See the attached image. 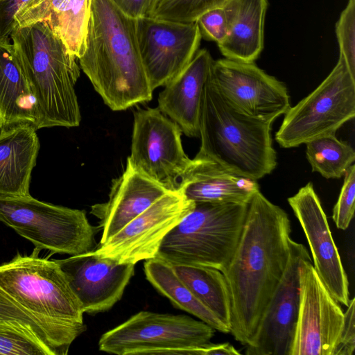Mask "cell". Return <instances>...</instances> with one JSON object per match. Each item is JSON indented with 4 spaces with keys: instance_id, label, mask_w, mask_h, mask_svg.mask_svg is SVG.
Segmentation results:
<instances>
[{
    "instance_id": "e0dca14e",
    "label": "cell",
    "mask_w": 355,
    "mask_h": 355,
    "mask_svg": "<svg viewBox=\"0 0 355 355\" xmlns=\"http://www.w3.org/2000/svg\"><path fill=\"white\" fill-rule=\"evenodd\" d=\"M55 261L88 314L110 310L121 300L135 272V264L120 263L94 251Z\"/></svg>"
},
{
    "instance_id": "836d02e7",
    "label": "cell",
    "mask_w": 355,
    "mask_h": 355,
    "mask_svg": "<svg viewBox=\"0 0 355 355\" xmlns=\"http://www.w3.org/2000/svg\"><path fill=\"white\" fill-rule=\"evenodd\" d=\"M344 313L343 322L332 355H353L355 349V300L352 298Z\"/></svg>"
},
{
    "instance_id": "d6a6232c",
    "label": "cell",
    "mask_w": 355,
    "mask_h": 355,
    "mask_svg": "<svg viewBox=\"0 0 355 355\" xmlns=\"http://www.w3.org/2000/svg\"><path fill=\"white\" fill-rule=\"evenodd\" d=\"M202 38L213 41L218 45L227 35V21L223 7L209 10L196 20Z\"/></svg>"
},
{
    "instance_id": "7c38bea8",
    "label": "cell",
    "mask_w": 355,
    "mask_h": 355,
    "mask_svg": "<svg viewBox=\"0 0 355 355\" xmlns=\"http://www.w3.org/2000/svg\"><path fill=\"white\" fill-rule=\"evenodd\" d=\"M135 28L141 59L153 90L164 87L189 64L202 39L196 21L146 16L135 19Z\"/></svg>"
},
{
    "instance_id": "5b68a950",
    "label": "cell",
    "mask_w": 355,
    "mask_h": 355,
    "mask_svg": "<svg viewBox=\"0 0 355 355\" xmlns=\"http://www.w3.org/2000/svg\"><path fill=\"white\" fill-rule=\"evenodd\" d=\"M17 253L0 265V288L42 323L73 339L87 327L83 311L55 260Z\"/></svg>"
},
{
    "instance_id": "484cf974",
    "label": "cell",
    "mask_w": 355,
    "mask_h": 355,
    "mask_svg": "<svg viewBox=\"0 0 355 355\" xmlns=\"http://www.w3.org/2000/svg\"><path fill=\"white\" fill-rule=\"evenodd\" d=\"M169 263L193 295L230 328V298L223 272L207 266Z\"/></svg>"
},
{
    "instance_id": "8d00e7d4",
    "label": "cell",
    "mask_w": 355,
    "mask_h": 355,
    "mask_svg": "<svg viewBox=\"0 0 355 355\" xmlns=\"http://www.w3.org/2000/svg\"><path fill=\"white\" fill-rule=\"evenodd\" d=\"M196 355H239L240 352L230 343L212 344L197 349Z\"/></svg>"
},
{
    "instance_id": "277c9868",
    "label": "cell",
    "mask_w": 355,
    "mask_h": 355,
    "mask_svg": "<svg viewBox=\"0 0 355 355\" xmlns=\"http://www.w3.org/2000/svg\"><path fill=\"white\" fill-rule=\"evenodd\" d=\"M272 123L234 108L208 76L200 107L201 144L197 155L257 181L270 174L277 165L270 134Z\"/></svg>"
},
{
    "instance_id": "30bf717a",
    "label": "cell",
    "mask_w": 355,
    "mask_h": 355,
    "mask_svg": "<svg viewBox=\"0 0 355 355\" xmlns=\"http://www.w3.org/2000/svg\"><path fill=\"white\" fill-rule=\"evenodd\" d=\"M182 133L158 107L137 109L127 162L168 191H178L180 180L192 162L184 151Z\"/></svg>"
},
{
    "instance_id": "ba28073f",
    "label": "cell",
    "mask_w": 355,
    "mask_h": 355,
    "mask_svg": "<svg viewBox=\"0 0 355 355\" xmlns=\"http://www.w3.org/2000/svg\"><path fill=\"white\" fill-rule=\"evenodd\" d=\"M214 329L185 315L140 311L98 341L100 351L117 355L194 354L209 345Z\"/></svg>"
},
{
    "instance_id": "8992f818",
    "label": "cell",
    "mask_w": 355,
    "mask_h": 355,
    "mask_svg": "<svg viewBox=\"0 0 355 355\" xmlns=\"http://www.w3.org/2000/svg\"><path fill=\"white\" fill-rule=\"evenodd\" d=\"M248 204L196 202L163 239L157 257L223 271L239 242Z\"/></svg>"
},
{
    "instance_id": "d4e9b609",
    "label": "cell",
    "mask_w": 355,
    "mask_h": 355,
    "mask_svg": "<svg viewBox=\"0 0 355 355\" xmlns=\"http://www.w3.org/2000/svg\"><path fill=\"white\" fill-rule=\"evenodd\" d=\"M144 268L147 280L175 306L197 317L214 329L230 333V328L193 295L168 261L156 257L146 260Z\"/></svg>"
},
{
    "instance_id": "8fae6325",
    "label": "cell",
    "mask_w": 355,
    "mask_h": 355,
    "mask_svg": "<svg viewBox=\"0 0 355 355\" xmlns=\"http://www.w3.org/2000/svg\"><path fill=\"white\" fill-rule=\"evenodd\" d=\"M209 78L234 108L249 116L273 122L291 107L284 84L254 62L214 60Z\"/></svg>"
},
{
    "instance_id": "cb8c5ba5",
    "label": "cell",
    "mask_w": 355,
    "mask_h": 355,
    "mask_svg": "<svg viewBox=\"0 0 355 355\" xmlns=\"http://www.w3.org/2000/svg\"><path fill=\"white\" fill-rule=\"evenodd\" d=\"M267 0H230L223 7L227 35L218 45L227 59L254 62L263 48Z\"/></svg>"
},
{
    "instance_id": "44dd1931",
    "label": "cell",
    "mask_w": 355,
    "mask_h": 355,
    "mask_svg": "<svg viewBox=\"0 0 355 355\" xmlns=\"http://www.w3.org/2000/svg\"><path fill=\"white\" fill-rule=\"evenodd\" d=\"M0 130V199L29 196L40 150L37 130L20 124Z\"/></svg>"
},
{
    "instance_id": "4dcf8cb0",
    "label": "cell",
    "mask_w": 355,
    "mask_h": 355,
    "mask_svg": "<svg viewBox=\"0 0 355 355\" xmlns=\"http://www.w3.org/2000/svg\"><path fill=\"white\" fill-rule=\"evenodd\" d=\"M340 55L355 77V0H348L336 24Z\"/></svg>"
},
{
    "instance_id": "2e32d148",
    "label": "cell",
    "mask_w": 355,
    "mask_h": 355,
    "mask_svg": "<svg viewBox=\"0 0 355 355\" xmlns=\"http://www.w3.org/2000/svg\"><path fill=\"white\" fill-rule=\"evenodd\" d=\"M288 202L306 237L318 277L332 297L347 306L349 281L313 184L309 182L300 188Z\"/></svg>"
},
{
    "instance_id": "83f0119b",
    "label": "cell",
    "mask_w": 355,
    "mask_h": 355,
    "mask_svg": "<svg viewBox=\"0 0 355 355\" xmlns=\"http://www.w3.org/2000/svg\"><path fill=\"white\" fill-rule=\"evenodd\" d=\"M305 144L312 171L327 179L343 176L355 160L354 148L335 135L320 137Z\"/></svg>"
},
{
    "instance_id": "6da1fadb",
    "label": "cell",
    "mask_w": 355,
    "mask_h": 355,
    "mask_svg": "<svg viewBox=\"0 0 355 355\" xmlns=\"http://www.w3.org/2000/svg\"><path fill=\"white\" fill-rule=\"evenodd\" d=\"M291 222L260 191L248 204L236 248L222 271L230 298V333L247 345L286 269Z\"/></svg>"
},
{
    "instance_id": "7a4b0ae2",
    "label": "cell",
    "mask_w": 355,
    "mask_h": 355,
    "mask_svg": "<svg viewBox=\"0 0 355 355\" xmlns=\"http://www.w3.org/2000/svg\"><path fill=\"white\" fill-rule=\"evenodd\" d=\"M78 60L112 110L152 99L154 90L139 54L135 19L112 0H92L85 48Z\"/></svg>"
},
{
    "instance_id": "5bb4252c",
    "label": "cell",
    "mask_w": 355,
    "mask_h": 355,
    "mask_svg": "<svg viewBox=\"0 0 355 355\" xmlns=\"http://www.w3.org/2000/svg\"><path fill=\"white\" fill-rule=\"evenodd\" d=\"M300 307L291 355H332L344 312L318 277L310 256L299 266Z\"/></svg>"
},
{
    "instance_id": "4fadbf2b",
    "label": "cell",
    "mask_w": 355,
    "mask_h": 355,
    "mask_svg": "<svg viewBox=\"0 0 355 355\" xmlns=\"http://www.w3.org/2000/svg\"><path fill=\"white\" fill-rule=\"evenodd\" d=\"M179 191H170L98 245L94 252L120 263L136 264L156 257L167 233L193 207Z\"/></svg>"
},
{
    "instance_id": "e575fe53",
    "label": "cell",
    "mask_w": 355,
    "mask_h": 355,
    "mask_svg": "<svg viewBox=\"0 0 355 355\" xmlns=\"http://www.w3.org/2000/svg\"><path fill=\"white\" fill-rule=\"evenodd\" d=\"M31 0H0V37H9L18 12Z\"/></svg>"
},
{
    "instance_id": "4316f807",
    "label": "cell",
    "mask_w": 355,
    "mask_h": 355,
    "mask_svg": "<svg viewBox=\"0 0 355 355\" xmlns=\"http://www.w3.org/2000/svg\"><path fill=\"white\" fill-rule=\"evenodd\" d=\"M0 324L19 329L51 349L66 355L74 339L42 323L0 288Z\"/></svg>"
},
{
    "instance_id": "d590c367",
    "label": "cell",
    "mask_w": 355,
    "mask_h": 355,
    "mask_svg": "<svg viewBox=\"0 0 355 355\" xmlns=\"http://www.w3.org/2000/svg\"><path fill=\"white\" fill-rule=\"evenodd\" d=\"M128 17L136 19L146 17L153 0H112Z\"/></svg>"
},
{
    "instance_id": "7402d4cb",
    "label": "cell",
    "mask_w": 355,
    "mask_h": 355,
    "mask_svg": "<svg viewBox=\"0 0 355 355\" xmlns=\"http://www.w3.org/2000/svg\"><path fill=\"white\" fill-rule=\"evenodd\" d=\"M20 124L40 129L37 102L8 37H0V130Z\"/></svg>"
},
{
    "instance_id": "52a82bcc",
    "label": "cell",
    "mask_w": 355,
    "mask_h": 355,
    "mask_svg": "<svg viewBox=\"0 0 355 355\" xmlns=\"http://www.w3.org/2000/svg\"><path fill=\"white\" fill-rule=\"evenodd\" d=\"M0 222L39 250L76 255L94 251L98 227L84 210L44 202L31 196L0 199Z\"/></svg>"
},
{
    "instance_id": "f546056e",
    "label": "cell",
    "mask_w": 355,
    "mask_h": 355,
    "mask_svg": "<svg viewBox=\"0 0 355 355\" xmlns=\"http://www.w3.org/2000/svg\"><path fill=\"white\" fill-rule=\"evenodd\" d=\"M55 355L53 351L24 331L0 324V355Z\"/></svg>"
},
{
    "instance_id": "1f68e13d",
    "label": "cell",
    "mask_w": 355,
    "mask_h": 355,
    "mask_svg": "<svg viewBox=\"0 0 355 355\" xmlns=\"http://www.w3.org/2000/svg\"><path fill=\"white\" fill-rule=\"evenodd\" d=\"M344 175V182L332 214L336 227L343 230L348 228L354 214L355 165L352 164Z\"/></svg>"
},
{
    "instance_id": "ffe728a7",
    "label": "cell",
    "mask_w": 355,
    "mask_h": 355,
    "mask_svg": "<svg viewBox=\"0 0 355 355\" xmlns=\"http://www.w3.org/2000/svg\"><path fill=\"white\" fill-rule=\"evenodd\" d=\"M259 191L257 180L232 172L218 162L199 155L182 177L178 191L189 201L248 203Z\"/></svg>"
},
{
    "instance_id": "9a60e30c",
    "label": "cell",
    "mask_w": 355,
    "mask_h": 355,
    "mask_svg": "<svg viewBox=\"0 0 355 355\" xmlns=\"http://www.w3.org/2000/svg\"><path fill=\"white\" fill-rule=\"evenodd\" d=\"M289 245L286 269L246 345L248 355H291L300 307L299 266L309 254L291 239Z\"/></svg>"
},
{
    "instance_id": "9c48e42d",
    "label": "cell",
    "mask_w": 355,
    "mask_h": 355,
    "mask_svg": "<svg viewBox=\"0 0 355 355\" xmlns=\"http://www.w3.org/2000/svg\"><path fill=\"white\" fill-rule=\"evenodd\" d=\"M354 115L355 77L339 56L325 79L288 108L275 140L283 148L297 147L320 137L335 135Z\"/></svg>"
},
{
    "instance_id": "603a6c76",
    "label": "cell",
    "mask_w": 355,
    "mask_h": 355,
    "mask_svg": "<svg viewBox=\"0 0 355 355\" xmlns=\"http://www.w3.org/2000/svg\"><path fill=\"white\" fill-rule=\"evenodd\" d=\"M92 0H31L17 14L25 26L47 21L52 30L78 59L85 48Z\"/></svg>"
},
{
    "instance_id": "d6986e66",
    "label": "cell",
    "mask_w": 355,
    "mask_h": 355,
    "mask_svg": "<svg viewBox=\"0 0 355 355\" xmlns=\"http://www.w3.org/2000/svg\"><path fill=\"white\" fill-rule=\"evenodd\" d=\"M213 60L207 49L198 50L189 64L159 94V110L189 137H199L202 93Z\"/></svg>"
},
{
    "instance_id": "ac0fdd59",
    "label": "cell",
    "mask_w": 355,
    "mask_h": 355,
    "mask_svg": "<svg viewBox=\"0 0 355 355\" xmlns=\"http://www.w3.org/2000/svg\"><path fill=\"white\" fill-rule=\"evenodd\" d=\"M168 192L127 162L122 175L112 180L108 200L91 207V214L99 219V227L103 230L99 244L107 241Z\"/></svg>"
},
{
    "instance_id": "f1b7e54d",
    "label": "cell",
    "mask_w": 355,
    "mask_h": 355,
    "mask_svg": "<svg viewBox=\"0 0 355 355\" xmlns=\"http://www.w3.org/2000/svg\"><path fill=\"white\" fill-rule=\"evenodd\" d=\"M230 0H153L150 17L179 22H193L204 12L223 7Z\"/></svg>"
},
{
    "instance_id": "3957f363",
    "label": "cell",
    "mask_w": 355,
    "mask_h": 355,
    "mask_svg": "<svg viewBox=\"0 0 355 355\" xmlns=\"http://www.w3.org/2000/svg\"><path fill=\"white\" fill-rule=\"evenodd\" d=\"M10 36L37 102L40 129L78 126V58L47 21L17 26Z\"/></svg>"
}]
</instances>
